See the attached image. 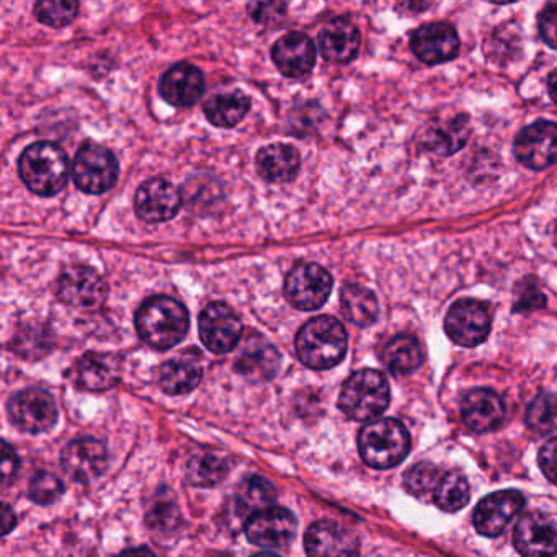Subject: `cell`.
Segmentation results:
<instances>
[{"instance_id":"6da1fadb","label":"cell","mask_w":557,"mask_h":557,"mask_svg":"<svg viewBox=\"0 0 557 557\" xmlns=\"http://www.w3.org/2000/svg\"><path fill=\"white\" fill-rule=\"evenodd\" d=\"M187 309L171 296H152L143 302L136 314L139 337L158 350H168L184 341L187 335Z\"/></svg>"},{"instance_id":"7a4b0ae2","label":"cell","mask_w":557,"mask_h":557,"mask_svg":"<svg viewBox=\"0 0 557 557\" xmlns=\"http://www.w3.org/2000/svg\"><path fill=\"white\" fill-rule=\"evenodd\" d=\"M347 331L331 315H319L299 329L296 354L311 370H329L344 360L347 354Z\"/></svg>"},{"instance_id":"3957f363","label":"cell","mask_w":557,"mask_h":557,"mask_svg":"<svg viewBox=\"0 0 557 557\" xmlns=\"http://www.w3.org/2000/svg\"><path fill=\"white\" fill-rule=\"evenodd\" d=\"M18 172L34 194L53 197L66 187L70 161L60 146L48 141L35 143L22 152Z\"/></svg>"},{"instance_id":"277c9868","label":"cell","mask_w":557,"mask_h":557,"mask_svg":"<svg viewBox=\"0 0 557 557\" xmlns=\"http://www.w3.org/2000/svg\"><path fill=\"white\" fill-rule=\"evenodd\" d=\"M358 448H360L361 458L371 468H393L409 455V432L397 420H376L361 429Z\"/></svg>"},{"instance_id":"5b68a950","label":"cell","mask_w":557,"mask_h":557,"mask_svg":"<svg viewBox=\"0 0 557 557\" xmlns=\"http://www.w3.org/2000/svg\"><path fill=\"white\" fill-rule=\"evenodd\" d=\"M342 412L358 422L381 416L389 406V384L376 370H361L351 374L342 387L338 399Z\"/></svg>"},{"instance_id":"8992f818","label":"cell","mask_w":557,"mask_h":557,"mask_svg":"<svg viewBox=\"0 0 557 557\" xmlns=\"http://www.w3.org/2000/svg\"><path fill=\"white\" fill-rule=\"evenodd\" d=\"M73 177L84 194H106L119 178V161L110 149L87 143L74 159Z\"/></svg>"},{"instance_id":"52a82bcc","label":"cell","mask_w":557,"mask_h":557,"mask_svg":"<svg viewBox=\"0 0 557 557\" xmlns=\"http://www.w3.org/2000/svg\"><path fill=\"white\" fill-rule=\"evenodd\" d=\"M334 280L324 267L302 262L293 267L285 280V298L299 311H315L331 296Z\"/></svg>"},{"instance_id":"ba28073f","label":"cell","mask_w":557,"mask_h":557,"mask_svg":"<svg viewBox=\"0 0 557 557\" xmlns=\"http://www.w3.org/2000/svg\"><path fill=\"white\" fill-rule=\"evenodd\" d=\"M9 417L22 432L44 433L57 423L58 407L48 391L28 387L12 397Z\"/></svg>"},{"instance_id":"9c48e42d","label":"cell","mask_w":557,"mask_h":557,"mask_svg":"<svg viewBox=\"0 0 557 557\" xmlns=\"http://www.w3.org/2000/svg\"><path fill=\"white\" fill-rule=\"evenodd\" d=\"M492 318L487 305L475 299H461L445 319L448 337L461 347H475L491 334Z\"/></svg>"},{"instance_id":"30bf717a","label":"cell","mask_w":557,"mask_h":557,"mask_svg":"<svg viewBox=\"0 0 557 557\" xmlns=\"http://www.w3.org/2000/svg\"><path fill=\"white\" fill-rule=\"evenodd\" d=\"M198 325L201 342L213 354H230L243 337L244 329L239 315L224 302L208 305L201 311Z\"/></svg>"},{"instance_id":"8fae6325","label":"cell","mask_w":557,"mask_h":557,"mask_svg":"<svg viewBox=\"0 0 557 557\" xmlns=\"http://www.w3.org/2000/svg\"><path fill=\"white\" fill-rule=\"evenodd\" d=\"M515 154L524 168L543 171L557 162V125L536 122L524 128L515 141Z\"/></svg>"},{"instance_id":"7c38bea8","label":"cell","mask_w":557,"mask_h":557,"mask_svg":"<svg viewBox=\"0 0 557 557\" xmlns=\"http://www.w3.org/2000/svg\"><path fill=\"white\" fill-rule=\"evenodd\" d=\"M513 540L523 557L556 556L557 521L541 511H530L518 521Z\"/></svg>"},{"instance_id":"4fadbf2b","label":"cell","mask_w":557,"mask_h":557,"mask_svg":"<svg viewBox=\"0 0 557 557\" xmlns=\"http://www.w3.org/2000/svg\"><path fill=\"white\" fill-rule=\"evenodd\" d=\"M58 298L73 308H94L107 296L102 276L86 265H71L58 280Z\"/></svg>"},{"instance_id":"5bb4252c","label":"cell","mask_w":557,"mask_h":557,"mask_svg":"<svg viewBox=\"0 0 557 557\" xmlns=\"http://www.w3.org/2000/svg\"><path fill=\"white\" fill-rule=\"evenodd\" d=\"M305 547L308 557H358L360 541L337 521L321 520L306 531Z\"/></svg>"},{"instance_id":"9a60e30c","label":"cell","mask_w":557,"mask_h":557,"mask_svg":"<svg viewBox=\"0 0 557 557\" xmlns=\"http://www.w3.org/2000/svg\"><path fill=\"white\" fill-rule=\"evenodd\" d=\"M136 213L146 223H165L182 208V195L175 185L164 178H151L136 191Z\"/></svg>"},{"instance_id":"2e32d148","label":"cell","mask_w":557,"mask_h":557,"mask_svg":"<svg viewBox=\"0 0 557 557\" xmlns=\"http://www.w3.org/2000/svg\"><path fill=\"white\" fill-rule=\"evenodd\" d=\"M298 521L292 511L270 507L252 515L246 524V534L253 544L263 547H283L295 540Z\"/></svg>"},{"instance_id":"e0dca14e","label":"cell","mask_w":557,"mask_h":557,"mask_svg":"<svg viewBox=\"0 0 557 557\" xmlns=\"http://www.w3.org/2000/svg\"><path fill=\"white\" fill-rule=\"evenodd\" d=\"M280 363L282 357L275 345L270 344L262 335L250 334L240 347L234 368L252 383H265L276 376Z\"/></svg>"},{"instance_id":"ac0fdd59","label":"cell","mask_w":557,"mask_h":557,"mask_svg":"<svg viewBox=\"0 0 557 557\" xmlns=\"http://www.w3.org/2000/svg\"><path fill=\"white\" fill-rule=\"evenodd\" d=\"M524 498L517 491H500L487 495L474 510L475 530L484 536H498L515 515L523 508Z\"/></svg>"},{"instance_id":"d6986e66","label":"cell","mask_w":557,"mask_h":557,"mask_svg":"<svg viewBox=\"0 0 557 557\" xmlns=\"http://www.w3.org/2000/svg\"><path fill=\"white\" fill-rule=\"evenodd\" d=\"M410 47L422 63L435 66V64L448 63L456 58L459 51V38L451 25L440 22V24L420 27L412 35Z\"/></svg>"},{"instance_id":"ffe728a7","label":"cell","mask_w":557,"mask_h":557,"mask_svg":"<svg viewBox=\"0 0 557 557\" xmlns=\"http://www.w3.org/2000/svg\"><path fill=\"white\" fill-rule=\"evenodd\" d=\"M272 58L283 76L305 79L314 70L315 47L308 35L292 32L276 41Z\"/></svg>"},{"instance_id":"44dd1931","label":"cell","mask_w":557,"mask_h":557,"mask_svg":"<svg viewBox=\"0 0 557 557\" xmlns=\"http://www.w3.org/2000/svg\"><path fill=\"white\" fill-rule=\"evenodd\" d=\"M109 455L99 440H74L64 448L61 465L73 481L90 482L99 478L107 468Z\"/></svg>"},{"instance_id":"7402d4cb","label":"cell","mask_w":557,"mask_h":557,"mask_svg":"<svg viewBox=\"0 0 557 557\" xmlns=\"http://www.w3.org/2000/svg\"><path fill=\"white\" fill-rule=\"evenodd\" d=\"M205 77L198 67L191 64H177L162 76L159 92L162 99L175 107H191L203 97Z\"/></svg>"},{"instance_id":"603a6c76","label":"cell","mask_w":557,"mask_h":557,"mask_svg":"<svg viewBox=\"0 0 557 557\" xmlns=\"http://www.w3.org/2000/svg\"><path fill=\"white\" fill-rule=\"evenodd\" d=\"M122 376V360L113 354L89 351L74 368V377L81 389L107 391L115 386Z\"/></svg>"},{"instance_id":"cb8c5ba5","label":"cell","mask_w":557,"mask_h":557,"mask_svg":"<svg viewBox=\"0 0 557 557\" xmlns=\"http://www.w3.org/2000/svg\"><path fill=\"white\" fill-rule=\"evenodd\" d=\"M461 416L472 432H491L504 422V400L491 389L471 391L462 400Z\"/></svg>"},{"instance_id":"d4e9b609","label":"cell","mask_w":557,"mask_h":557,"mask_svg":"<svg viewBox=\"0 0 557 557\" xmlns=\"http://www.w3.org/2000/svg\"><path fill=\"white\" fill-rule=\"evenodd\" d=\"M360 32L347 18H334L319 34L322 57L335 64H347L360 50Z\"/></svg>"},{"instance_id":"484cf974","label":"cell","mask_w":557,"mask_h":557,"mask_svg":"<svg viewBox=\"0 0 557 557\" xmlns=\"http://www.w3.org/2000/svg\"><path fill=\"white\" fill-rule=\"evenodd\" d=\"M203 377L200 355L184 354L165 361L159 370V386L172 396L187 394L200 384Z\"/></svg>"},{"instance_id":"4316f807","label":"cell","mask_w":557,"mask_h":557,"mask_svg":"<svg viewBox=\"0 0 557 557\" xmlns=\"http://www.w3.org/2000/svg\"><path fill=\"white\" fill-rule=\"evenodd\" d=\"M257 171L270 184H286L298 174L301 158L298 149L289 145H269L260 149L256 159Z\"/></svg>"},{"instance_id":"83f0119b","label":"cell","mask_w":557,"mask_h":557,"mask_svg":"<svg viewBox=\"0 0 557 557\" xmlns=\"http://www.w3.org/2000/svg\"><path fill=\"white\" fill-rule=\"evenodd\" d=\"M468 116L458 115L453 119L436 120L423 133V146L426 151L438 156L455 154L468 141Z\"/></svg>"},{"instance_id":"f1b7e54d","label":"cell","mask_w":557,"mask_h":557,"mask_svg":"<svg viewBox=\"0 0 557 557\" xmlns=\"http://www.w3.org/2000/svg\"><path fill=\"white\" fill-rule=\"evenodd\" d=\"M231 461L223 451L205 449L197 451L188 459L185 478L188 484L197 487H211L220 484L230 474Z\"/></svg>"},{"instance_id":"f546056e","label":"cell","mask_w":557,"mask_h":557,"mask_svg":"<svg viewBox=\"0 0 557 557\" xmlns=\"http://www.w3.org/2000/svg\"><path fill=\"white\" fill-rule=\"evenodd\" d=\"M208 122L220 128H234L239 125L250 110V99L240 90L214 94L203 107Z\"/></svg>"},{"instance_id":"4dcf8cb0","label":"cell","mask_w":557,"mask_h":557,"mask_svg":"<svg viewBox=\"0 0 557 557\" xmlns=\"http://www.w3.org/2000/svg\"><path fill=\"white\" fill-rule=\"evenodd\" d=\"M383 363L394 374H409L422 364L423 351L412 335H396L383 348Z\"/></svg>"},{"instance_id":"1f68e13d","label":"cell","mask_w":557,"mask_h":557,"mask_svg":"<svg viewBox=\"0 0 557 557\" xmlns=\"http://www.w3.org/2000/svg\"><path fill=\"white\" fill-rule=\"evenodd\" d=\"M342 312L351 324L368 327L377 319L376 296L360 285H345L341 295Z\"/></svg>"},{"instance_id":"d6a6232c","label":"cell","mask_w":557,"mask_h":557,"mask_svg":"<svg viewBox=\"0 0 557 557\" xmlns=\"http://www.w3.org/2000/svg\"><path fill=\"white\" fill-rule=\"evenodd\" d=\"M275 498V487H273L265 478L252 475V478H247L246 481L239 485L236 497L237 511H239L243 517L249 515L250 518L252 515L272 507Z\"/></svg>"},{"instance_id":"836d02e7","label":"cell","mask_w":557,"mask_h":557,"mask_svg":"<svg viewBox=\"0 0 557 557\" xmlns=\"http://www.w3.org/2000/svg\"><path fill=\"white\" fill-rule=\"evenodd\" d=\"M469 484L465 475L451 471L443 474L433 492V500L445 511H458L469 502Z\"/></svg>"},{"instance_id":"e575fe53","label":"cell","mask_w":557,"mask_h":557,"mask_svg":"<svg viewBox=\"0 0 557 557\" xmlns=\"http://www.w3.org/2000/svg\"><path fill=\"white\" fill-rule=\"evenodd\" d=\"M527 423L533 432L550 433L557 430V397L550 394H540L528 406Z\"/></svg>"},{"instance_id":"d590c367","label":"cell","mask_w":557,"mask_h":557,"mask_svg":"<svg viewBox=\"0 0 557 557\" xmlns=\"http://www.w3.org/2000/svg\"><path fill=\"white\" fill-rule=\"evenodd\" d=\"M79 14V4L77 2H53V0H44L35 5V15L41 24L48 27L61 28L73 24Z\"/></svg>"},{"instance_id":"8d00e7d4","label":"cell","mask_w":557,"mask_h":557,"mask_svg":"<svg viewBox=\"0 0 557 557\" xmlns=\"http://www.w3.org/2000/svg\"><path fill=\"white\" fill-rule=\"evenodd\" d=\"M30 498L40 505H50L60 500L64 494V484L53 472H37L30 482Z\"/></svg>"},{"instance_id":"74e56055","label":"cell","mask_w":557,"mask_h":557,"mask_svg":"<svg viewBox=\"0 0 557 557\" xmlns=\"http://www.w3.org/2000/svg\"><path fill=\"white\" fill-rule=\"evenodd\" d=\"M445 472L430 462H419L409 469L406 474V487L416 495L426 494V492H435L436 485L442 481Z\"/></svg>"},{"instance_id":"f35d334b","label":"cell","mask_w":557,"mask_h":557,"mask_svg":"<svg viewBox=\"0 0 557 557\" xmlns=\"http://www.w3.org/2000/svg\"><path fill=\"white\" fill-rule=\"evenodd\" d=\"M247 11L257 24L270 27V25H278L285 21L288 8L283 2H253V4H249Z\"/></svg>"},{"instance_id":"ab89813d","label":"cell","mask_w":557,"mask_h":557,"mask_svg":"<svg viewBox=\"0 0 557 557\" xmlns=\"http://www.w3.org/2000/svg\"><path fill=\"white\" fill-rule=\"evenodd\" d=\"M181 521L177 505L174 502L161 500L148 513V524L154 530L169 531Z\"/></svg>"},{"instance_id":"60d3db41","label":"cell","mask_w":557,"mask_h":557,"mask_svg":"<svg viewBox=\"0 0 557 557\" xmlns=\"http://www.w3.org/2000/svg\"><path fill=\"white\" fill-rule=\"evenodd\" d=\"M537 28H540V35L544 44L557 50V4L547 5L541 12Z\"/></svg>"},{"instance_id":"b9f144b4","label":"cell","mask_w":557,"mask_h":557,"mask_svg":"<svg viewBox=\"0 0 557 557\" xmlns=\"http://www.w3.org/2000/svg\"><path fill=\"white\" fill-rule=\"evenodd\" d=\"M546 306V298L543 293L533 285V280H527L524 286H520V296H518L515 311H533V309H541Z\"/></svg>"},{"instance_id":"7bdbcfd3","label":"cell","mask_w":557,"mask_h":557,"mask_svg":"<svg viewBox=\"0 0 557 557\" xmlns=\"http://www.w3.org/2000/svg\"><path fill=\"white\" fill-rule=\"evenodd\" d=\"M537 459H540V466L543 469L544 475L550 482L557 484V438L544 443Z\"/></svg>"},{"instance_id":"ee69618b","label":"cell","mask_w":557,"mask_h":557,"mask_svg":"<svg viewBox=\"0 0 557 557\" xmlns=\"http://www.w3.org/2000/svg\"><path fill=\"white\" fill-rule=\"evenodd\" d=\"M2 448H4V451H2V484L5 487V485L11 484L12 479H15L18 468H21V461H18V456L15 455V449H12L9 443H4Z\"/></svg>"},{"instance_id":"f6af8a7d","label":"cell","mask_w":557,"mask_h":557,"mask_svg":"<svg viewBox=\"0 0 557 557\" xmlns=\"http://www.w3.org/2000/svg\"><path fill=\"white\" fill-rule=\"evenodd\" d=\"M15 523H17V518H15L14 510L8 504L2 505V530H4V534L11 533Z\"/></svg>"},{"instance_id":"bcb514c9","label":"cell","mask_w":557,"mask_h":557,"mask_svg":"<svg viewBox=\"0 0 557 557\" xmlns=\"http://www.w3.org/2000/svg\"><path fill=\"white\" fill-rule=\"evenodd\" d=\"M119 557H158L151 549L148 547H136V549L125 550V553L120 554Z\"/></svg>"},{"instance_id":"7dc6e473","label":"cell","mask_w":557,"mask_h":557,"mask_svg":"<svg viewBox=\"0 0 557 557\" xmlns=\"http://www.w3.org/2000/svg\"><path fill=\"white\" fill-rule=\"evenodd\" d=\"M547 89H549L550 99L557 103V70L550 73L549 81H547Z\"/></svg>"},{"instance_id":"c3c4849f","label":"cell","mask_w":557,"mask_h":557,"mask_svg":"<svg viewBox=\"0 0 557 557\" xmlns=\"http://www.w3.org/2000/svg\"><path fill=\"white\" fill-rule=\"evenodd\" d=\"M252 557H282V556H278V554H275V553H259Z\"/></svg>"},{"instance_id":"681fc988","label":"cell","mask_w":557,"mask_h":557,"mask_svg":"<svg viewBox=\"0 0 557 557\" xmlns=\"http://www.w3.org/2000/svg\"><path fill=\"white\" fill-rule=\"evenodd\" d=\"M554 240H556V244H557V223H556V231H554Z\"/></svg>"}]
</instances>
